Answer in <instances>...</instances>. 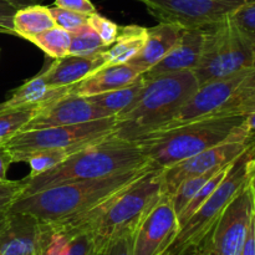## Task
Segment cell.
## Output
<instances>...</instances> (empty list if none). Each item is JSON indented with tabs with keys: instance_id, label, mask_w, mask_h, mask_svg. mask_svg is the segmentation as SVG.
<instances>
[{
	"instance_id": "1",
	"label": "cell",
	"mask_w": 255,
	"mask_h": 255,
	"mask_svg": "<svg viewBox=\"0 0 255 255\" xmlns=\"http://www.w3.org/2000/svg\"><path fill=\"white\" fill-rule=\"evenodd\" d=\"M152 168L154 166L148 163L105 178L49 187L30 196L19 197L7 212L30 214L41 223L66 221L105 203Z\"/></svg>"
},
{
	"instance_id": "2",
	"label": "cell",
	"mask_w": 255,
	"mask_h": 255,
	"mask_svg": "<svg viewBox=\"0 0 255 255\" xmlns=\"http://www.w3.org/2000/svg\"><path fill=\"white\" fill-rule=\"evenodd\" d=\"M193 71L172 72L146 80L132 106L116 115L112 136L138 141L164 128L198 90Z\"/></svg>"
},
{
	"instance_id": "3",
	"label": "cell",
	"mask_w": 255,
	"mask_h": 255,
	"mask_svg": "<svg viewBox=\"0 0 255 255\" xmlns=\"http://www.w3.org/2000/svg\"><path fill=\"white\" fill-rule=\"evenodd\" d=\"M148 163L136 141L110 136L79 149L62 163L39 176L25 177V188L20 197L59 184L105 178Z\"/></svg>"
},
{
	"instance_id": "4",
	"label": "cell",
	"mask_w": 255,
	"mask_h": 255,
	"mask_svg": "<svg viewBox=\"0 0 255 255\" xmlns=\"http://www.w3.org/2000/svg\"><path fill=\"white\" fill-rule=\"evenodd\" d=\"M246 117H213L153 132L136 141L152 166L168 168L183 159L223 143L244 124Z\"/></svg>"
},
{
	"instance_id": "5",
	"label": "cell",
	"mask_w": 255,
	"mask_h": 255,
	"mask_svg": "<svg viewBox=\"0 0 255 255\" xmlns=\"http://www.w3.org/2000/svg\"><path fill=\"white\" fill-rule=\"evenodd\" d=\"M163 168H152L111 198L91 226L97 255L114 239L136 233L139 223L163 194Z\"/></svg>"
},
{
	"instance_id": "6",
	"label": "cell",
	"mask_w": 255,
	"mask_h": 255,
	"mask_svg": "<svg viewBox=\"0 0 255 255\" xmlns=\"http://www.w3.org/2000/svg\"><path fill=\"white\" fill-rule=\"evenodd\" d=\"M254 110L255 67H251L199 86L193 96L182 107L178 115L162 129L196 120L233 116L247 117Z\"/></svg>"
},
{
	"instance_id": "7",
	"label": "cell",
	"mask_w": 255,
	"mask_h": 255,
	"mask_svg": "<svg viewBox=\"0 0 255 255\" xmlns=\"http://www.w3.org/2000/svg\"><path fill=\"white\" fill-rule=\"evenodd\" d=\"M255 171V142L232 164L212 196L179 228L176 238L162 255H189L211 231L224 209L249 183Z\"/></svg>"
},
{
	"instance_id": "8",
	"label": "cell",
	"mask_w": 255,
	"mask_h": 255,
	"mask_svg": "<svg viewBox=\"0 0 255 255\" xmlns=\"http://www.w3.org/2000/svg\"><path fill=\"white\" fill-rule=\"evenodd\" d=\"M251 67H255V42L231 15L206 27L201 60L193 70L199 86Z\"/></svg>"
},
{
	"instance_id": "9",
	"label": "cell",
	"mask_w": 255,
	"mask_h": 255,
	"mask_svg": "<svg viewBox=\"0 0 255 255\" xmlns=\"http://www.w3.org/2000/svg\"><path fill=\"white\" fill-rule=\"evenodd\" d=\"M116 116L70 126H55L39 129H25L15 134L5 148L11 156L12 163L25 153L45 148L85 147L112 136Z\"/></svg>"
},
{
	"instance_id": "10",
	"label": "cell",
	"mask_w": 255,
	"mask_h": 255,
	"mask_svg": "<svg viewBox=\"0 0 255 255\" xmlns=\"http://www.w3.org/2000/svg\"><path fill=\"white\" fill-rule=\"evenodd\" d=\"M254 211L249 181L189 255H241Z\"/></svg>"
},
{
	"instance_id": "11",
	"label": "cell",
	"mask_w": 255,
	"mask_h": 255,
	"mask_svg": "<svg viewBox=\"0 0 255 255\" xmlns=\"http://www.w3.org/2000/svg\"><path fill=\"white\" fill-rule=\"evenodd\" d=\"M255 142V137L251 136L246 125H242L231 138L223 143L211 147L203 152L194 154L189 158L183 159L173 166L164 168L162 172L163 179V193L172 196L177 187L191 177L211 172L213 169L222 168L236 161L243 152Z\"/></svg>"
},
{
	"instance_id": "12",
	"label": "cell",
	"mask_w": 255,
	"mask_h": 255,
	"mask_svg": "<svg viewBox=\"0 0 255 255\" xmlns=\"http://www.w3.org/2000/svg\"><path fill=\"white\" fill-rule=\"evenodd\" d=\"M159 22L203 29L219 22L242 4L228 0H137Z\"/></svg>"
},
{
	"instance_id": "13",
	"label": "cell",
	"mask_w": 255,
	"mask_h": 255,
	"mask_svg": "<svg viewBox=\"0 0 255 255\" xmlns=\"http://www.w3.org/2000/svg\"><path fill=\"white\" fill-rule=\"evenodd\" d=\"M178 231V218L171 196L163 193L134 233L133 255H162Z\"/></svg>"
},
{
	"instance_id": "14",
	"label": "cell",
	"mask_w": 255,
	"mask_h": 255,
	"mask_svg": "<svg viewBox=\"0 0 255 255\" xmlns=\"http://www.w3.org/2000/svg\"><path fill=\"white\" fill-rule=\"evenodd\" d=\"M105 117H110V115L92 104L87 97L69 92L41 107L22 131L79 125Z\"/></svg>"
},
{
	"instance_id": "15",
	"label": "cell",
	"mask_w": 255,
	"mask_h": 255,
	"mask_svg": "<svg viewBox=\"0 0 255 255\" xmlns=\"http://www.w3.org/2000/svg\"><path fill=\"white\" fill-rule=\"evenodd\" d=\"M37 255H97V252L89 227L57 222L41 223Z\"/></svg>"
},
{
	"instance_id": "16",
	"label": "cell",
	"mask_w": 255,
	"mask_h": 255,
	"mask_svg": "<svg viewBox=\"0 0 255 255\" xmlns=\"http://www.w3.org/2000/svg\"><path fill=\"white\" fill-rule=\"evenodd\" d=\"M206 27L184 29L176 46L154 66L142 74L146 80L172 72L193 71L201 60Z\"/></svg>"
},
{
	"instance_id": "17",
	"label": "cell",
	"mask_w": 255,
	"mask_h": 255,
	"mask_svg": "<svg viewBox=\"0 0 255 255\" xmlns=\"http://www.w3.org/2000/svg\"><path fill=\"white\" fill-rule=\"evenodd\" d=\"M41 223L30 214L9 213L0 232V255H37Z\"/></svg>"
},
{
	"instance_id": "18",
	"label": "cell",
	"mask_w": 255,
	"mask_h": 255,
	"mask_svg": "<svg viewBox=\"0 0 255 255\" xmlns=\"http://www.w3.org/2000/svg\"><path fill=\"white\" fill-rule=\"evenodd\" d=\"M104 66H106V61L101 50L87 56L67 55L55 60L47 69L42 70V74L50 87H70Z\"/></svg>"
},
{
	"instance_id": "19",
	"label": "cell",
	"mask_w": 255,
	"mask_h": 255,
	"mask_svg": "<svg viewBox=\"0 0 255 255\" xmlns=\"http://www.w3.org/2000/svg\"><path fill=\"white\" fill-rule=\"evenodd\" d=\"M143 72L129 64L106 65L71 87V92L79 96H94L112 90L121 89L136 81Z\"/></svg>"
},
{
	"instance_id": "20",
	"label": "cell",
	"mask_w": 255,
	"mask_h": 255,
	"mask_svg": "<svg viewBox=\"0 0 255 255\" xmlns=\"http://www.w3.org/2000/svg\"><path fill=\"white\" fill-rule=\"evenodd\" d=\"M184 29L173 24L159 22L158 25L147 29V39L141 51L127 64L146 72L161 61L177 45Z\"/></svg>"
},
{
	"instance_id": "21",
	"label": "cell",
	"mask_w": 255,
	"mask_h": 255,
	"mask_svg": "<svg viewBox=\"0 0 255 255\" xmlns=\"http://www.w3.org/2000/svg\"><path fill=\"white\" fill-rule=\"evenodd\" d=\"M71 87H50L41 71L15 89L9 99L0 104V112L14 109L40 110L45 105L71 92Z\"/></svg>"
},
{
	"instance_id": "22",
	"label": "cell",
	"mask_w": 255,
	"mask_h": 255,
	"mask_svg": "<svg viewBox=\"0 0 255 255\" xmlns=\"http://www.w3.org/2000/svg\"><path fill=\"white\" fill-rule=\"evenodd\" d=\"M147 39V27L127 25L120 27L117 39L102 50L106 65L127 64L142 50Z\"/></svg>"
},
{
	"instance_id": "23",
	"label": "cell",
	"mask_w": 255,
	"mask_h": 255,
	"mask_svg": "<svg viewBox=\"0 0 255 255\" xmlns=\"http://www.w3.org/2000/svg\"><path fill=\"white\" fill-rule=\"evenodd\" d=\"M55 26L50 7L40 4L29 5L17 10L12 19V30L16 36L31 41L36 35Z\"/></svg>"
},
{
	"instance_id": "24",
	"label": "cell",
	"mask_w": 255,
	"mask_h": 255,
	"mask_svg": "<svg viewBox=\"0 0 255 255\" xmlns=\"http://www.w3.org/2000/svg\"><path fill=\"white\" fill-rule=\"evenodd\" d=\"M144 85H146V79L141 75L136 81L127 86L104 92V94L87 96V99L110 116H116L133 105V102L138 99L139 94L143 90Z\"/></svg>"
},
{
	"instance_id": "25",
	"label": "cell",
	"mask_w": 255,
	"mask_h": 255,
	"mask_svg": "<svg viewBox=\"0 0 255 255\" xmlns=\"http://www.w3.org/2000/svg\"><path fill=\"white\" fill-rule=\"evenodd\" d=\"M86 147V146H85ZM84 147H65V148H45L25 153L17 159V162H25L30 166L29 177L39 176L57 164L62 163L67 157L71 156Z\"/></svg>"
},
{
	"instance_id": "26",
	"label": "cell",
	"mask_w": 255,
	"mask_h": 255,
	"mask_svg": "<svg viewBox=\"0 0 255 255\" xmlns=\"http://www.w3.org/2000/svg\"><path fill=\"white\" fill-rule=\"evenodd\" d=\"M31 42L54 60L62 59V57L69 55L70 44H71V32L66 31L59 26H54L46 31L41 32V34L36 35L31 40Z\"/></svg>"
},
{
	"instance_id": "27",
	"label": "cell",
	"mask_w": 255,
	"mask_h": 255,
	"mask_svg": "<svg viewBox=\"0 0 255 255\" xmlns=\"http://www.w3.org/2000/svg\"><path fill=\"white\" fill-rule=\"evenodd\" d=\"M37 111L35 109H14L0 112V147L21 132Z\"/></svg>"
},
{
	"instance_id": "28",
	"label": "cell",
	"mask_w": 255,
	"mask_h": 255,
	"mask_svg": "<svg viewBox=\"0 0 255 255\" xmlns=\"http://www.w3.org/2000/svg\"><path fill=\"white\" fill-rule=\"evenodd\" d=\"M232 164H233V162L229 164H227V166H224L223 168L219 169V171L217 172L214 176H212L211 178H209L208 181H207L206 183L202 186V188L197 192V194L193 197V199L189 202L188 206H187L186 208L183 209V212H182V213L178 216L179 228H181V227L183 226V224L186 223V222L188 221V219L191 218V217L193 216L197 211H198L199 207H201L202 204H203L204 202H206L207 199L212 196V193L216 191L217 187L221 184V182L223 181L224 177L227 176V173H228L229 169H231Z\"/></svg>"
},
{
	"instance_id": "29",
	"label": "cell",
	"mask_w": 255,
	"mask_h": 255,
	"mask_svg": "<svg viewBox=\"0 0 255 255\" xmlns=\"http://www.w3.org/2000/svg\"><path fill=\"white\" fill-rule=\"evenodd\" d=\"M222 168H223V167H222ZM219 169L221 168L213 169V171L207 172V173L201 174V176L191 177V178L183 181L178 187H177V189L171 196L173 208L177 213V218H178L179 214L183 212V209L188 206L189 202L193 199V197L196 196L197 192L202 188V186H203L212 176H214Z\"/></svg>"
},
{
	"instance_id": "30",
	"label": "cell",
	"mask_w": 255,
	"mask_h": 255,
	"mask_svg": "<svg viewBox=\"0 0 255 255\" xmlns=\"http://www.w3.org/2000/svg\"><path fill=\"white\" fill-rule=\"evenodd\" d=\"M105 47L104 44L97 32L90 26L89 24L76 32L71 34V44H70L69 55H77V56H87V55L96 54L101 51Z\"/></svg>"
},
{
	"instance_id": "31",
	"label": "cell",
	"mask_w": 255,
	"mask_h": 255,
	"mask_svg": "<svg viewBox=\"0 0 255 255\" xmlns=\"http://www.w3.org/2000/svg\"><path fill=\"white\" fill-rule=\"evenodd\" d=\"M50 11L54 17L55 26L61 27V29L71 32V34L79 31L81 27L89 24V15L86 14L62 9V7H57L55 5L50 7Z\"/></svg>"
},
{
	"instance_id": "32",
	"label": "cell",
	"mask_w": 255,
	"mask_h": 255,
	"mask_svg": "<svg viewBox=\"0 0 255 255\" xmlns=\"http://www.w3.org/2000/svg\"><path fill=\"white\" fill-rule=\"evenodd\" d=\"M231 17L237 26L255 42V0L237 7Z\"/></svg>"
},
{
	"instance_id": "33",
	"label": "cell",
	"mask_w": 255,
	"mask_h": 255,
	"mask_svg": "<svg viewBox=\"0 0 255 255\" xmlns=\"http://www.w3.org/2000/svg\"><path fill=\"white\" fill-rule=\"evenodd\" d=\"M89 25L97 32L100 39L104 41L106 46H110L117 39L120 27H121L107 17L97 14V12L89 15Z\"/></svg>"
},
{
	"instance_id": "34",
	"label": "cell",
	"mask_w": 255,
	"mask_h": 255,
	"mask_svg": "<svg viewBox=\"0 0 255 255\" xmlns=\"http://www.w3.org/2000/svg\"><path fill=\"white\" fill-rule=\"evenodd\" d=\"M25 188V181H7L0 184V214L6 213L11 204L21 196Z\"/></svg>"
},
{
	"instance_id": "35",
	"label": "cell",
	"mask_w": 255,
	"mask_h": 255,
	"mask_svg": "<svg viewBox=\"0 0 255 255\" xmlns=\"http://www.w3.org/2000/svg\"><path fill=\"white\" fill-rule=\"evenodd\" d=\"M134 233L125 234L110 242L99 255H133Z\"/></svg>"
},
{
	"instance_id": "36",
	"label": "cell",
	"mask_w": 255,
	"mask_h": 255,
	"mask_svg": "<svg viewBox=\"0 0 255 255\" xmlns=\"http://www.w3.org/2000/svg\"><path fill=\"white\" fill-rule=\"evenodd\" d=\"M54 5L71 11L91 15L96 12V7L90 0H55Z\"/></svg>"
},
{
	"instance_id": "37",
	"label": "cell",
	"mask_w": 255,
	"mask_h": 255,
	"mask_svg": "<svg viewBox=\"0 0 255 255\" xmlns=\"http://www.w3.org/2000/svg\"><path fill=\"white\" fill-rule=\"evenodd\" d=\"M19 9L20 7L7 0H0V27L7 30L11 35H15L12 30V19Z\"/></svg>"
},
{
	"instance_id": "38",
	"label": "cell",
	"mask_w": 255,
	"mask_h": 255,
	"mask_svg": "<svg viewBox=\"0 0 255 255\" xmlns=\"http://www.w3.org/2000/svg\"><path fill=\"white\" fill-rule=\"evenodd\" d=\"M241 255H255V211L252 216Z\"/></svg>"
},
{
	"instance_id": "39",
	"label": "cell",
	"mask_w": 255,
	"mask_h": 255,
	"mask_svg": "<svg viewBox=\"0 0 255 255\" xmlns=\"http://www.w3.org/2000/svg\"><path fill=\"white\" fill-rule=\"evenodd\" d=\"M11 163L12 159L9 152L6 151L4 146L0 147V181H9L6 177V172Z\"/></svg>"
},
{
	"instance_id": "40",
	"label": "cell",
	"mask_w": 255,
	"mask_h": 255,
	"mask_svg": "<svg viewBox=\"0 0 255 255\" xmlns=\"http://www.w3.org/2000/svg\"><path fill=\"white\" fill-rule=\"evenodd\" d=\"M244 125H246L249 134L255 137V110L251 115H248V116L246 117V120H244Z\"/></svg>"
},
{
	"instance_id": "41",
	"label": "cell",
	"mask_w": 255,
	"mask_h": 255,
	"mask_svg": "<svg viewBox=\"0 0 255 255\" xmlns=\"http://www.w3.org/2000/svg\"><path fill=\"white\" fill-rule=\"evenodd\" d=\"M7 1L12 2L14 5H16L17 7H25V6H29V5H35V4H39V2L44 1V0H7Z\"/></svg>"
},
{
	"instance_id": "42",
	"label": "cell",
	"mask_w": 255,
	"mask_h": 255,
	"mask_svg": "<svg viewBox=\"0 0 255 255\" xmlns=\"http://www.w3.org/2000/svg\"><path fill=\"white\" fill-rule=\"evenodd\" d=\"M6 221H7V212H6V213L0 214V232L4 229L5 224H6Z\"/></svg>"
},
{
	"instance_id": "43",
	"label": "cell",
	"mask_w": 255,
	"mask_h": 255,
	"mask_svg": "<svg viewBox=\"0 0 255 255\" xmlns=\"http://www.w3.org/2000/svg\"><path fill=\"white\" fill-rule=\"evenodd\" d=\"M251 188L252 192H253V197H254V202H255V171L253 172L251 177Z\"/></svg>"
},
{
	"instance_id": "44",
	"label": "cell",
	"mask_w": 255,
	"mask_h": 255,
	"mask_svg": "<svg viewBox=\"0 0 255 255\" xmlns=\"http://www.w3.org/2000/svg\"><path fill=\"white\" fill-rule=\"evenodd\" d=\"M0 32H1V34H10V32L7 31V30L2 29V27H0ZM10 35H11V34H10Z\"/></svg>"
},
{
	"instance_id": "45",
	"label": "cell",
	"mask_w": 255,
	"mask_h": 255,
	"mask_svg": "<svg viewBox=\"0 0 255 255\" xmlns=\"http://www.w3.org/2000/svg\"><path fill=\"white\" fill-rule=\"evenodd\" d=\"M5 182H7V181H5ZM4 181H0V184H2V183H5Z\"/></svg>"
}]
</instances>
